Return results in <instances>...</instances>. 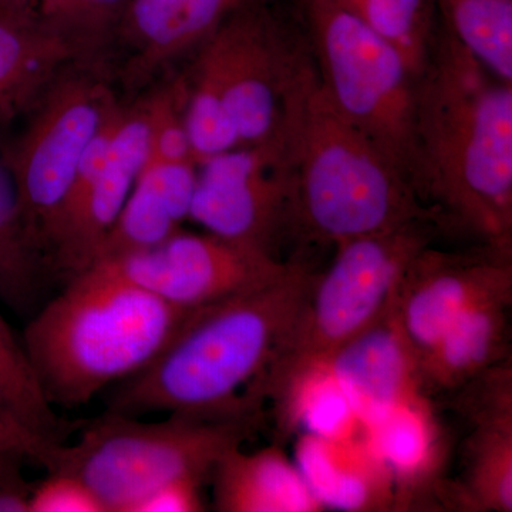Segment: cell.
<instances>
[{
  "instance_id": "7402d4cb",
  "label": "cell",
  "mask_w": 512,
  "mask_h": 512,
  "mask_svg": "<svg viewBox=\"0 0 512 512\" xmlns=\"http://www.w3.org/2000/svg\"><path fill=\"white\" fill-rule=\"evenodd\" d=\"M47 271L45 255L23 214L10 165L0 161V302L19 315H33Z\"/></svg>"
},
{
  "instance_id": "7a4b0ae2",
  "label": "cell",
  "mask_w": 512,
  "mask_h": 512,
  "mask_svg": "<svg viewBox=\"0 0 512 512\" xmlns=\"http://www.w3.org/2000/svg\"><path fill=\"white\" fill-rule=\"evenodd\" d=\"M315 274L301 264L278 281L204 306L146 369L111 394L107 412L225 419L261 413L262 384Z\"/></svg>"
},
{
  "instance_id": "9c48e42d",
  "label": "cell",
  "mask_w": 512,
  "mask_h": 512,
  "mask_svg": "<svg viewBox=\"0 0 512 512\" xmlns=\"http://www.w3.org/2000/svg\"><path fill=\"white\" fill-rule=\"evenodd\" d=\"M117 109L103 84L86 79L62 84L50 94L9 164L26 222L46 262L47 241L77 167Z\"/></svg>"
},
{
  "instance_id": "4fadbf2b",
  "label": "cell",
  "mask_w": 512,
  "mask_h": 512,
  "mask_svg": "<svg viewBox=\"0 0 512 512\" xmlns=\"http://www.w3.org/2000/svg\"><path fill=\"white\" fill-rule=\"evenodd\" d=\"M150 101L120 110L99 174L79 221L50 256V269L67 281L96 261L150 153Z\"/></svg>"
},
{
  "instance_id": "d6a6232c",
  "label": "cell",
  "mask_w": 512,
  "mask_h": 512,
  "mask_svg": "<svg viewBox=\"0 0 512 512\" xmlns=\"http://www.w3.org/2000/svg\"><path fill=\"white\" fill-rule=\"evenodd\" d=\"M10 453H13V451L6 450V448L0 447V460H2L3 457L8 456V454H10ZM15 454H18V453H15ZM19 456H20V454H19Z\"/></svg>"
},
{
  "instance_id": "1f68e13d",
  "label": "cell",
  "mask_w": 512,
  "mask_h": 512,
  "mask_svg": "<svg viewBox=\"0 0 512 512\" xmlns=\"http://www.w3.org/2000/svg\"><path fill=\"white\" fill-rule=\"evenodd\" d=\"M47 2H50V0H0V5L22 10L25 13H32L33 10L45 5Z\"/></svg>"
},
{
  "instance_id": "5bb4252c",
  "label": "cell",
  "mask_w": 512,
  "mask_h": 512,
  "mask_svg": "<svg viewBox=\"0 0 512 512\" xmlns=\"http://www.w3.org/2000/svg\"><path fill=\"white\" fill-rule=\"evenodd\" d=\"M323 366L365 426L421 393L416 356L400 329L393 303L382 318L333 353Z\"/></svg>"
},
{
  "instance_id": "d4e9b609",
  "label": "cell",
  "mask_w": 512,
  "mask_h": 512,
  "mask_svg": "<svg viewBox=\"0 0 512 512\" xmlns=\"http://www.w3.org/2000/svg\"><path fill=\"white\" fill-rule=\"evenodd\" d=\"M373 32L396 47L417 77L429 62L439 28L434 0H339Z\"/></svg>"
},
{
  "instance_id": "3957f363",
  "label": "cell",
  "mask_w": 512,
  "mask_h": 512,
  "mask_svg": "<svg viewBox=\"0 0 512 512\" xmlns=\"http://www.w3.org/2000/svg\"><path fill=\"white\" fill-rule=\"evenodd\" d=\"M200 309L164 301L99 261L33 313L20 342L47 402L73 409L146 369Z\"/></svg>"
},
{
  "instance_id": "5b68a950",
  "label": "cell",
  "mask_w": 512,
  "mask_h": 512,
  "mask_svg": "<svg viewBox=\"0 0 512 512\" xmlns=\"http://www.w3.org/2000/svg\"><path fill=\"white\" fill-rule=\"evenodd\" d=\"M268 0H242L207 37L184 117L201 165L278 133L293 87L311 60Z\"/></svg>"
},
{
  "instance_id": "e0dca14e",
  "label": "cell",
  "mask_w": 512,
  "mask_h": 512,
  "mask_svg": "<svg viewBox=\"0 0 512 512\" xmlns=\"http://www.w3.org/2000/svg\"><path fill=\"white\" fill-rule=\"evenodd\" d=\"M212 504L220 512H319L323 504L301 470L279 447L232 450L211 476Z\"/></svg>"
},
{
  "instance_id": "8fae6325",
  "label": "cell",
  "mask_w": 512,
  "mask_h": 512,
  "mask_svg": "<svg viewBox=\"0 0 512 512\" xmlns=\"http://www.w3.org/2000/svg\"><path fill=\"white\" fill-rule=\"evenodd\" d=\"M103 262L158 298L183 308H204L262 288L281 279L293 265L256 245L210 232L181 231L156 247Z\"/></svg>"
},
{
  "instance_id": "52a82bcc",
  "label": "cell",
  "mask_w": 512,
  "mask_h": 512,
  "mask_svg": "<svg viewBox=\"0 0 512 512\" xmlns=\"http://www.w3.org/2000/svg\"><path fill=\"white\" fill-rule=\"evenodd\" d=\"M437 221H413L336 245L332 265L315 274L291 332L266 373L264 402H279L303 376L325 365L389 311L407 268L430 247Z\"/></svg>"
},
{
  "instance_id": "8992f818",
  "label": "cell",
  "mask_w": 512,
  "mask_h": 512,
  "mask_svg": "<svg viewBox=\"0 0 512 512\" xmlns=\"http://www.w3.org/2000/svg\"><path fill=\"white\" fill-rule=\"evenodd\" d=\"M261 426V413L225 419L170 414L148 423L106 412L87 424L73 444L50 447L42 467L79 477L107 512H131L170 481L207 483L222 458L242 448Z\"/></svg>"
},
{
  "instance_id": "7c38bea8",
  "label": "cell",
  "mask_w": 512,
  "mask_h": 512,
  "mask_svg": "<svg viewBox=\"0 0 512 512\" xmlns=\"http://www.w3.org/2000/svg\"><path fill=\"white\" fill-rule=\"evenodd\" d=\"M512 299L511 252L424 248L407 268L393 306L417 363L468 309L493 299Z\"/></svg>"
},
{
  "instance_id": "4316f807",
  "label": "cell",
  "mask_w": 512,
  "mask_h": 512,
  "mask_svg": "<svg viewBox=\"0 0 512 512\" xmlns=\"http://www.w3.org/2000/svg\"><path fill=\"white\" fill-rule=\"evenodd\" d=\"M183 96V90L174 89L150 100V153L147 163L195 164L184 110L181 109Z\"/></svg>"
},
{
  "instance_id": "ac0fdd59",
  "label": "cell",
  "mask_w": 512,
  "mask_h": 512,
  "mask_svg": "<svg viewBox=\"0 0 512 512\" xmlns=\"http://www.w3.org/2000/svg\"><path fill=\"white\" fill-rule=\"evenodd\" d=\"M512 299L480 303L458 316L417 363L421 393L456 392L488 367L510 357Z\"/></svg>"
},
{
  "instance_id": "cb8c5ba5",
  "label": "cell",
  "mask_w": 512,
  "mask_h": 512,
  "mask_svg": "<svg viewBox=\"0 0 512 512\" xmlns=\"http://www.w3.org/2000/svg\"><path fill=\"white\" fill-rule=\"evenodd\" d=\"M457 39L495 76L512 83V0H434Z\"/></svg>"
},
{
  "instance_id": "277c9868",
  "label": "cell",
  "mask_w": 512,
  "mask_h": 512,
  "mask_svg": "<svg viewBox=\"0 0 512 512\" xmlns=\"http://www.w3.org/2000/svg\"><path fill=\"white\" fill-rule=\"evenodd\" d=\"M293 165L291 220L313 239L339 245L419 220H439L412 183L333 100L311 63L282 121Z\"/></svg>"
},
{
  "instance_id": "6da1fadb",
  "label": "cell",
  "mask_w": 512,
  "mask_h": 512,
  "mask_svg": "<svg viewBox=\"0 0 512 512\" xmlns=\"http://www.w3.org/2000/svg\"><path fill=\"white\" fill-rule=\"evenodd\" d=\"M421 198L512 251V83L491 73L441 19L417 83Z\"/></svg>"
},
{
  "instance_id": "44dd1931",
  "label": "cell",
  "mask_w": 512,
  "mask_h": 512,
  "mask_svg": "<svg viewBox=\"0 0 512 512\" xmlns=\"http://www.w3.org/2000/svg\"><path fill=\"white\" fill-rule=\"evenodd\" d=\"M242 0H130L123 22L153 66L211 35Z\"/></svg>"
},
{
  "instance_id": "484cf974",
  "label": "cell",
  "mask_w": 512,
  "mask_h": 512,
  "mask_svg": "<svg viewBox=\"0 0 512 512\" xmlns=\"http://www.w3.org/2000/svg\"><path fill=\"white\" fill-rule=\"evenodd\" d=\"M0 402L43 443H62L64 426L40 389L20 339L0 313Z\"/></svg>"
},
{
  "instance_id": "4dcf8cb0",
  "label": "cell",
  "mask_w": 512,
  "mask_h": 512,
  "mask_svg": "<svg viewBox=\"0 0 512 512\" xmlns=\"http://www.w3.org/2000/svg\"><path fill=\"white\" fill-rule=\"evenodd\" d=\"M55 444L43 443L29 433L22 424L0 402V447L23 456L28 461L42 466L47 450Z\"/></svg>"
},
{
  "instance_id": "83f0119b",
  "label": "cell",
  "mask_w": 512,
  "mask_h": 512,
  "mask_svg": "<svg viewBox=\"0 0 512 512\" xmlns=\"http://www.w3.org/2000/svg\"><path fill=\"white\" fill-rule=\"evenodd\" d=\"M29 512H107L100 498L79 477L52 471L33 484Z\"/></svg>"
},
{
  "instance_id": "30bf717a",
  "label": "cell",
  "mask_w": 512,
  "mask_h": 512,
  "mask_svg": "<svg viewBox=\"0 0 512 512\" xmlns=\"http://www.w3.org/2000/svg\"><path fill=\"white\" fill-rule=\"evenodd\" d=\"M293 165L284 130L218 154L198 167L190 218L210 234L271 251L291 220Z\"/></svg>"
},
{
  "instance_id": "d6986e66",
  "label": "cell",
  "mask_w": 512,
  "mask_h": 512,
  "mask_svg": "<svg viewBox=\"0 0 512 512\" xmlns=\"http://www.w3.org/2000/svg\"><path fill=\"white\" fill-rule=\"evenodd\" d=\"M365 427L370 446L393 478L394 507H409L440 464V431L427 396L403 400Z\"/></svg>"
},
{
  "instance_id": "f546056e",
  "label": "cell",
  "mask_w": 512,
  "mask_h": 512,
  "mask_svg": "<svg viewBox=\"0 0 512 512\" xmlns=\"http://www.w3.org/2000/svg\"><path fill=\"white\" fill-rule=\"evenodd\" d=\"M25 461L15 453L0 460V512H29L33 484L23 477Z\"/></svg>"
},
{
  "instance_id": "603a6c76",
  "label": "cell",
  "mask_w": 512,
  "mask_h": 512,
  "mask_svg": "<svg viewBox=\"0 0 512 512\" xmlns=\"http://www.w3.org/2000/svg\"><path fill=\"white\" fill-rule=\"evenodd\" d=\"M464 480L456 484L470 511H512V420L471 424Z\"/></svg>"
},
{
  "instance_id": "f1b7e54d",
  "label": "cell",
  "mask_w": 512,
  "mask_h": 512,
  "mask_svg": "<svg viewBox=\"0 0 512 512\" xmlns=\"http://www.w3.org/2000/svg\"><path fill=\"white\" fill-rule=\"evenodd\" d=\"M204 481L178 478L157 487L134 505L131 512H200L205 510L201 488Z\"/></svg>"
},
{
  "instance_id": "ffe728a7",
  "label": "cell",
  "mask_w": 512,
  "mask_h": 512,
  "mask_svg": "<svg viewBox=\"0 0 512 512\" xmlns=\"http://www.w3.org/2000/svg\"><path fill=\"white\" fill-rule=\"evenodd\" d=\"M72 46L28 13L0 5V114L26 103L72 56Z\"/></svg>"
},
{
  "instance_id": "9a60e30c",
  "label": "cell",
  "mask_w": 512,
  "mask_h": 512,
  "mask_svg": "<svg viewBox=\"0 0 512 512\" xmlns=\"http://www.w3.org/2000/svg\"><path fill=\"white\" fill-rule=\"evenodd\" d=\"M194 163H147L110 228L96 261L156 247L190 218L197 185Z\"/></svg>"
},
{
  "instance_id": "ba28073f",
  "label": "cell",
  "mask_w": 512,
  "mask_h": 512,
  "mask_svg": "<svg viewBox=\"0 0 512 512\" xmlns=\"http://www.w3.org/2000/svg\"><path fill=\"white\" fill-rule=\"evenodd\" d=\"M305 13L318 57L316 69L330 99L421 198L419 77L396 47L339 0H305Z\"/></svg>"
},
{
  "instance_id": "2e32d148",
  "label": "cell",
  "mask_w": 512,
  "mask_h": 512,
  "mask_svg": "<svg viewBox=\"0 0 512 512\" xmlns=\"http://www.w3.org/2000/svg\"><path fill=\"white\" fill-rule=\"evenodd\" d=\"M302 444L301 473L323 507L349 511L394 508V483L366 437L311 436Z\"/></svg>"
}]
</instances>
